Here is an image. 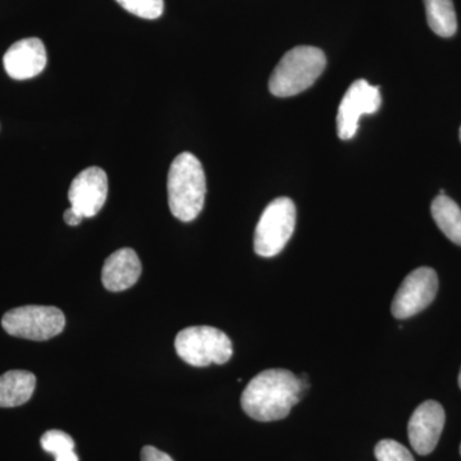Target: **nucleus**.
<instances>
[{"mask_svg": "<svg viewBox=\"0 0 461 461\" xmlns=\"http://www.w3.org/2000/svg\"><path fill=\"white\" fill-rule=\"evenodd\" d=\"M459 136H460V141H461V127H460V133H459Z\"/></svg>", "mask_w": 461, "mask_h": 461, "instance_id": "obj_22", "label": "nucleus"}, {"mask_svg": "<svg viewBox=\"0 0 461 461\" xmlns=\"http://www.w3.org/2000/svg\"><path fill=\"white\" fill-rule=\"evenodd\" d=\"M142 267L135 250L120 249L105 259L102 271V282L112 293L129 290L140 278Z\"/></svg>", "mask_w": 461, "mask_h": 461, "instance_id": "obj_12", "label": "nucleus"}, {"mask_svg": "<svg viewBox=\"0 0 461 461\" xmlns=\"http://www.w3.org/2000/svg\"><path fill=\"white\" fill-rule=\"evenodd\" d=\"M445 420L444 408L435 400H427L415 409L408 426L409 441L415 453L429 455L435 450Z\"/></svg>", "mask_w": 461, "mask_h": 461, "instance_id": "obj_10", "label": "nucleus"}, {"mask_svg": "<svg viewBox=\"0 0 461 461\" xmlns=\"http://www.w3.org/2000/svg\"><path fill=\"white\" fill-rule=\"evenodd\" d=\"M36 377L32 372L9 371L0 375V408H16L32 399Z\"/></svg>", "mask_w": 461, "mask_h": 461, "instance_id": "obj_13", "label": "nucleus"}, {"mask_svg": "<svg viewBox=\"0 0 461 461\" xmlns=\"http://www.w3.org/2000/svg\"><path fill=\"white\" fill-rule=\"evenodd\" d=\"M47 50L38 38H27L14 42L3 58V65L9 77L29 80L44 71L47 66Z\"/></svg>", "mask_w": 461, "mask_h": 461, "instance_id": "obj_11", "label": "nucleus"}, {"mask_svg": "<svg viewBox=\"0 0 461 461\" xmlns=\"http://www.w3.org/2000/svg\"><path fill=\"white\" fill-rule=\"evenodd\" d=\"M121 7L145 20H156L165 11V0H115Z\"/></svg>", "mask_w": 461, "mask_h": 461, "instance_id": "obj_17", "label": "nucleus"}, {"mask_svg": "<svg viewBox=\"0 0 461 461\" xmlns=\"http://www.w3.org/2000/svg\"><path fill=\"white\" fill-rule=\"evenodd\" d=\"M438 277L435 269L420 267L406 276L393 297L391 312L397 320L420 313L435 300Z\"/></svg>", "mask_w": 461, "mask_h": 461, "instance_id": "obj_7", "label": "nucleus"}, {"mask_svg": "<svg viewBox=\"0 0 461 461\" xmlns=\"http://www.w3.org/2000/svg\"><path fill=\"white\" fill-rule=\"evenodd\" d=\"M327 66L320 48L302 47L288 50L269 78V90L278 98L297 95L313 86Z\"/></svg>", "mask_w": 461, "mask_h": 461, "instance_id": "obj_3", "label": "nucleus"}, {"mask_svg": "<svg viewBox=\"0 0 461 461\" xmlns=\"http://www.w3.org/2000/svg\"><path fill=\"white\" fill-rule=\"evenodd\" d=\"M296 224V206L290 198L273 200L264 209L254 235V251L259 257L278 256L290 241Z\"/></svg>", "mask_w": 461, "mask_h": 461, "instance_id": "obj_5", "label": "nucleus"}, {"mask_svg": "<svg viewBox=\"0 0 461 461\" xmlns=\"http://www.w3.org/2000/svg\"><path fill=\"white\" fill-rule=\"evenodd\" d=\"M108 196L107 173L89 167L76 176L68 190L71 208L84 218H93L102 211Z\"/></svg>", "mask_w": 461, "mask_h": 461, "instance_id": "obj_9", "label": "nucleus"}, {"mask_svg": "<svg viewBox=\"0 0 461 461\" xmlns=\"http://www.w3.org/2000/svg\"><path fill=\"white\" fill-rule=\"evenodd\" d=\"M430 30L441 38H451L457 30L453 0H424Z\"/></svg>", "mask_w": 461, "mask_h": 461, "instance_id": "obj_15", "label": "nucleus"}, {"mask_svg": "<svg viewBox=\"0 0 461 461\" xmlns=\"http://www.w3.org/2000/svg\"><path fill=\"white\" fill-rule=\"evenodd\" d=\"M459 386L461 388V369H460V373H459Z\"/></svg>", "mask_w": 461, "mask_h": 461, "instance_id": "obj_21", "label": "nucleus"}, {"mask_svg": "<svg viewBox=\"0 0 461 461\" xmlns=\"http://www.w3.org/2000/svg\"><path fill=\"white\" fill-rule=\"evenodd\" d=\"M378 461H415L411 451L395 439H382L375 448Z\"/></svg>", "mask_w": 461, "mask_h": 461, "instance_id": "obj_18", "label": "nucleus"}, {"mask_svg": "<svg viewBox=\"0 0 461 461\" xmlns=\"http://www.w3.org/2000/svg\"><path fill=\"white\" fill-rule=\"evenodd\" d=\"M41 444L42 450L56 456V461H80L74 451V438L63 430H48L42 435Z\"/></svg>", "mask_w": 461, "mask_h": 461, "instance_id": "obj_16", "label": "nucleus"}, {"mask_svg": "<svg viewBox=\"0 0 461 461\" xmlns=\"http://www.w3.org/2000/svg\"><path fill=\"white\" fill-rule=\"evenodd\" d=\"M176 353L193 366H222L233 354L232 342L226 333L214 327L195 326L182 330L175 339Z\"/></svg>", "mask_w": 461, "mask_h": 461, "instance_id": "obj_4", "label": "nucleus"}, {"mask_svg": "<svg viewBox=\"0 0 461 461\" xmlns=\"http://www.w3.org/2000/svg\"><path fill=\"white\" fill-rule=\"evenodd\" d=\"M168 204L173 217L182 222L196 220L204 208L206 180L198 158L189 151L173 160L167 181Z\"/></svg>", "mask_w": 461, "mask_h": 461, "instance_id": "obj_2", "label": "nucleus"}, {"mask_svg": "<svg viewBox=\"0 0 461 461\" xmlns=\"http://www.w3.org/2000/svg\"><path fill=\"white\" fill-rule=\"evenodd\" d=\"M66 318L56 306L25 305L12 309L2 318V327L14 338L47 341L63 332Z\"/></svg>", "mask_w": 461, "mask_h": 461, "instance_id": "obj_6", "label": "nucleus"}, {"mask_svg": "<svg viewBox=\"0 0 461 461\" xmlns=\"http://www.w3.org/2000/svg\"><path fill=\"white\" fill-rule=\"evenodd\" d=\"M460 455H461V445H460Z\"/></svg>", "mask_w": 461, "mask_h": 461, "instance_id": "obj_23", "label": "nucleus"}, {"mask_svg": "<svg viewBox=\"0 0 461 461\" xmlns=\"http://www.w3.org/2000/svg\"><path fill=\"white\" fill-rule=\"evenodd\" d=\"M306 388L287 369H267L256 375L241 395L242 411L258 421L281 420L302 399Z\"/></svg>", "mask_w": 461, "mask_h": 461, "instance_id": "obj_1", "label": "nucleus"}, {"mask_svg": "<svg viewBox=\"0 0 461 461\" xmlns=\"http://www.w3.org/2000/svg\"><path fill=\"white\" fill-rule=\"evenodd\" d=\"M141 461H175L168 454L158 450L154 446H145L141 450Z\"/></svg>", "mask_w": 461, "mask_h": 461, "instance_id": "obj_19", "label": "nucleus"}, {"mask_svg": "<svg viewBox=\"0 0 461 461\" xmlns=\"http://www.w3.org/2000/svg\"><path fill=\"white\" fill-rule=\"evenodd\" d=\"M433 220L446 238L461 247V209L453 199L438 195L430 206Z\"/></svg>", "mask_w": 461, "mask_h": 461, "instance_id": "obj_14", "label": "nucleus"}, {"mask_svg": "<svg viewBox=\"0 0 461 461\" xmlns=\"http://www.w3.org/2000/svg\"><path fill=\"white\" fill-rule=\"evenodd\" d=\"M63 218H65V222L68 224V226H78L81 222H83L84 217L81 214H78L75 209L68 208L63 214Z\"/></svg>", "mask_w": 461, "mask_h": 461, "instance_id": "obj_20", "label": "nucleus"}, {"mask_svg": "<svg viewBox=\"0 0 461 461\" xmlns=\"http://www.w3.org/2000/svg\"><path fill=\"white\" fill-rule=\"evenodd\" d=\"M381 91L366 80H357L346 91L338 112V135L341 140H351L357 132L364 114H375L381 108Z\"/></svg>", "mask_w": 461, "mask_h": 461, "instance_id": "obj_8", "label": "nucleus"}]
</instances>
